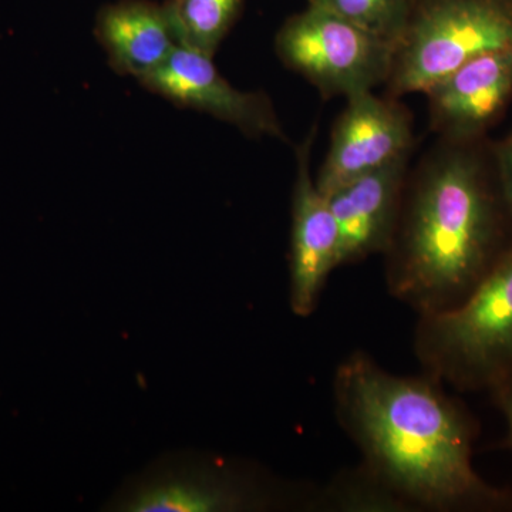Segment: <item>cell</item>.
<instances>
[{
  "label": "cell",
  "instance_id": "cell-7",
  "mask_svg": "<svg viewBox=\"0 0 512 512\" xmlns=\"http://www.w3.org/2000/svg\"><path fill=\"white\" fill-rule=\"evenodd\" d=\"M346 101L315 177L325 195L413 153L412 113L399 99L365 92Z\"/></svg>",
  "mask_w": 512,
  "mask_h": 512
},
{
  "label": "cell",
  "instance_id": "cell-6",
  "mask_svg": "<svg viewBox=\"0 0 512 512\" xmlns=\"http://www.w3.org/2000/svg\"><path fill=\"white\" fill-rule=\"evenodd\" d=\"M214 56L178 46L158 69L138 83L180 109L208 114L249 138L288 141L274 103L264 92H244L225 79Z\"/></svg>",
  "mask_w": 512,
  "mask_h": 512
},
{
  "label": "cell",
  "instance_id": "cell-13",
  "mask_svg": "<svg viewBox=\"0 0 512 512\" xmlns=\"http://www.w3.org/2000/svg\"><path fill=\"white\" fill-rule=\"evenodd\" d=\"M245 0H165L181 46L215 56L237 25Z\"/></svg>",
  "mask_w": 512,
  "mask_h": 512
},
{
  "label": "cell",
  "instance_id": "cell-16",
  "mask_svg": "<svg viewBox=\"0 0 512 512\" xmlns=\"http://www.w3.org/2000/svg\"><path fill=\"white\" fill-rule=\"evenodd\" d=\"M491 399L507 424V446L512 450V377L491 390Z\"/></svg>",
  "mask_w": 512,
  "mask_h": 512
},
{
  "label": "cell",
  "instance_id": "cell-12",
  "mask_svg": "<svg viewBox=\"0 0 512 512\" xmlns=\"http://www.w3.org/2000/svg\"><path fill=\"white\" fill-rule=\"evenodd\" d=\"M94 35L111 69L141 80L154 72L180 45L167 3L117 0L101 6Z\"/></svg>",
  "mask_w": 512,
  "mask_h": 512
},
{
  "label": "cell",
  "instance_id": "cell-11",
  "mask_svg": "<svg viewBox=\"0 0 512 512\" xmlns=\"http://www.w3.org/2000/svg\"><path fill=\"white\" fill-rule=\"evenodd\" d=\"M282 493L228 466L164 474L128 495L123 510L136 512L255 511L281 503ZM285 505V504H284Z\"/></svg>",
  "mask_w": 512,
  "mask_h": 512
},
{
  "label": "cell",
  "instance_id": "cell-3",
  "mask_svg": "<svg viewBox=\"0 0 512 512\" xmlns=\"http://www.w3.org/2000/svg\"><path fill=\"white\" fill-rule=\"evenodd\" d=\"M423 373L461 393H490L512 377V247L456 308L419 315Z\"/></svg>",
  "mask_w": 512,
  "mask_h": 512
},
{
  "label": "cell",
  "instance_id": "cell-15",
  "mask_svg": "<svg viewBox=\"0 0 512 512\" xmlns=\"http://www.w3.org/2000/svg\"><path fill=\"white\" fill-rule=\"evenodd\" d=\"M495 171L508 210L512 214V133L495 148Z\"/></svg>",
  "mask_w": 512,
  "mask_h": 512
},
{
  "label": "cell",
  "instance_id": "cell-2",
  "mask_svg": "<svg viewBox=\"0 0 512 512\" xmlns=\"http://www.w3.org/2000/svg\"><path fill=\"white\" fill-rule=\"evenodd\" d=\"M476 140H444L410 168L384 279L417 315L456 308L512 247V214Z\"/></svg>",
  "mask_w": 512,
  "mask_h": 512
},
{
  "label": "cell",
  "instance_id": "cell-10",
  "mask_svg": "<svg viewBox=\"0 0 512 512\" xmlns=\"http://www.w3.org/2000/svg\"><path fill=\"white\" fill-rule=\"evenodd\" d=\"M430 127L444 140H477L512 97V47L477 57L426 92Z\"/></svg>",
  "mask_w": 512,
  "mask_h": 512
},
{
  "label": "cell",
  "instance_id": "cell-5",
  "mask_svg": "<svg viewBox=\"0 0 512 512\" xmlns=\"http://www.w3.org/2000/svg\"><path fill=\"white\" fill-rule=\"evenodd\" d=\"M274 47L286 69L326 99L375 92L389 79L394 55L390 43L309 3L285 20Z\"/></svg>",
  "mask_w": 512,
  "mask_h": 512
},
{
  "label": "cell",
  "instance_id": "cell-1",
  "mask_svg": "<svg viewBox=\"0 0 512 512\" xmlns=\"http://www.w3.org/2000/svg\"><path fill=\"white\" fill-rule=\"evenodd\" d=\"M333 400L360 467L403 511L512 512V491L473 466V414L433 377L393 375L355 352L336 369Z\"/></svg>",
  "mask_w": 512,
  "mask_h": 512
},
{
  "label": "cell",
  "instance_id": "cell-8",
  "mask_svg": "<svg viewBox=\"0 0 512 512\" xmlns=\"http://www.w3.org/2000/svg\"><path fill=\"white\" fill-rule=\"evenodd\" d=\"M313 126L295 147L296 175L292 190L289 303L292 312L308 318L318 308L330 274L338 269L339 234L328 197L312 174Z\"/></svg>",
  "mask_w": 512,
  "mask_h": 512
},
{
  "label": "cell",
  "instance_id": "cell-14",
  "mask_svg": "<svg viewBox=\"0 0 512 512\" xmlns=\"http://www.w3.org/2000/svg\"><path fill=\"white\" fill-rule=\"evenodd\" d=\"M396 47L416 0H308Z\"/></svg>",
  "mask_w": 512,
  "mask_h": 512
},
{
  "label": "cell",
  "instance_id": "cell-4",
  "mask_svg": "<svg viewBox=\"0 0 512 512\" xmlns=\"http://www.w3.org/2000/svg\"><path fill=\"white\" fill-rule=\"evenodd\" d=\"M512 47V0H416L394 47L390 97L424 93L477 57Z\"/></svg>",
  "mask_w": 512,
  "mask_h": 512
},
{
  "label": "cell",
  "instance_id": "cell-9",
  "mask_svg": "<svg viewBox=\"0 0 512 512\" xmlns=\"http://www.w3.org/2000/svg\"><path fill=\"white\" fill-rule=\"evenodd\" d=\"M410 156L326 195L338 225V268L384 254L392 242L410 173Z\"/></svg>",
  "mask_w": 512,
  "mask_h": 512
}]
</instances>
